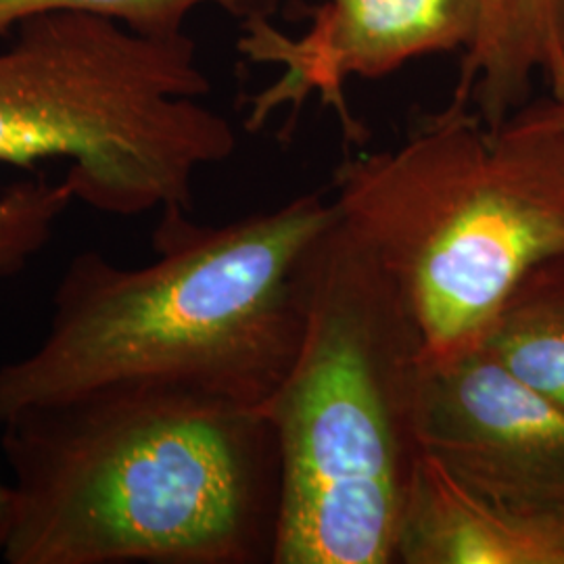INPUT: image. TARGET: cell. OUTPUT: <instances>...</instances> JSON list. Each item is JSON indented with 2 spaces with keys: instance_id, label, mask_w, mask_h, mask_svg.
<instances>
[{
  "instance_id": "277c9868",
  "label": "cell",
  "mask_w": 564,
  "mask_h": 564,
  "mask_svg": "<svg viewBox=\"0 0 564 564\" xmlns=\"http://www.w3.org/2000/svg\"><path fill=\"white\" fill-rule=\"evenodd\" d=\"M333 193L431 360L481 345L517 284L564 256V130L531 107L491 130L447 102L402 144L347 158Z\"/></svg>"
},
{
  "instance_id": "52a82bcc",
  "label": "cell",
  "mask_w": 564,
  "mask_h": 564,
  "mask_svg": "<svg viewBox=\"0 0 564 564\" xmlns=\"http://www.w3.org/2000/svg\"><path fill=\"white\" fill-rule=\"evenodd\" d=\"M481 0H326L302 39H291L265 15L242 23L239 51L253 63L279 65L274 84L249 99L247 130H260L279 109L318 93L341 120L347 141L362 142L364 128L345 101L349 76L377 78L429 53L466 48Z\"/></svg>"
},
{
  "instance_id": "ba28073f",
  "label": "cell",
  "mask_w": 564,
  "mask_h": 564,
  "mask_svg": "<svg viewBox=\"0 0 564 564\" xmlns=\"http://www.w3.org/2000/svg\"><path fill=\"white\" fill-rule=\"evenodd\" d=\"M395 563L564 564V521L487 505L423 454L403 512Z\"/></svg>"
},
{
  "instance_id": "7a4b0ae2",
  "label": "cell",
  "mask_w": 564,
  "mask_h": 564,
  "mask_svg": "<svg viewBox=\"0 0 564 564\" xmlns=\"http://www.w3.org/2000/svg\"><path fill=\"white\" fill-rule=\"evenodd\" d=\"M0 429L4 563H272L281 456L263 410L102 387Z\"/></svg>"
},
{
  "instance_id": "7c38bea8",
  "label": "cell",
  "mask_w": 564,
  "mask_h": 564,
  "mask_svg": "<svg viewBox=\"0 0 564 564\" xmlns=\"http://www.w3.org/2000/svg\"><path fill=\"white\" fill-rule=\"evenodd\" d=\"M202 4L223 7L247 20L265 15L276 0H0V39L13 32L21 21L55 11L116 21L144 36H176L184 34L182 23L186 15Z\"/></svg>"
},
{
  "instance_id": "9c48e42d",
  "label": "cell",
  "mask_w": 564,
  "mask_h": 564,
  "mask_svg": "<svg viewBox=\"0 0 564 564\" xmlns=\"http://www.w3.org/2000/svg\"><path fill=\"white\" fill-rule=\"evenodd\" d=\"M564 0H481L473 41L464 48L454 97L491 126L523 109L531 84L561 82Z\"/></svg>"
},
{
  "instance_id": "5bb4252c",
  "label": "cell",
  "mask_w": 564,
  "mask_h": 564,
  "mask_svg": "<svg viewBox=\"0 0 564 564\" xmlns=\"http://www.w3.org/2000/svg\"><path fill=\"white\" fill-rule=\"evenodd\" d=\"M561 55H563V72H561V82H558V86L552 90V99H564V4L563 21H561Z\"/></svg>"
},
{
  "instance_id": "6da1fadb",
  "label": "cell",
  "mask_w": 564,
  "mask_h": 564,
  "mask_svg": "<svg viewBox=\"0 0 564 564\" xmlns=\"http://www.w3.org/2000/svg\"><path fill=\"white\" fill-rule=\"evenodd\" d=\"M335 220L324 191L223 226L167 207L153 262L121 268L82 251L39 347L0 366V426L102 387L263 410L300 354L303 265Z\"/></svg>"
},
{
  "instance_id": "4fadbf2b",
  "label": "cell",
  "mask_w": 564,
  "mask_h": 564,
  "mask_svg": "<svg viewBox=\"0 0 564 564\" xmlns=\"http://www.w3.org/2000/svg\"><path fill=\"white\" fill-rule=\"evenodd\" d=\"M531 109L538 116H542L544 120L564 130V99H552V101L540 102V105H531Z\"/></svg>"
},
{
  "instance_id": "30bf717a",
  "label": "cell",
  "mask_w": 564,
  "mask_h": 564,
  "mask_svg": "<svg viewBox=\"0 0 564 564\" xmlns=\"http://www.w3.org/2000/svg\"><path fill=\"white\" fill-rule=\"evenodd\" d=\"M510 375L564 408V256L535 265L484 335Z\"/></svg>"
},
{
  "instance_id": "8992f818",
  "label": "cell",
  "mask_w": 564,
  "mask_h": 564,
  "mask_svg": "<svg viewBox=\"0 0 564 564\" xmlns=\"http://www.w3.org/2000/svg\"><path fill=\"white\" fill-rule=\"evenodd\" d=\"M421 440L426 456L487 505L564 521V408L481 345L429 358Z\"/></svg>"
},
{
  "instance_id": "3957f363",
  "label": "cell",
  "mask_w": 564,
  "mask_h": 564,
  "mask_svg": "<svg viewBox=\"0 0 564 564\" xmlns=\"http://www.w3.org/2000/svg\"><path fill=\"white\" fill-rule=\"evenodd\" d=\"M300 354L263 408L281 456L272 564L395 563L423 458L429 349L339 216L303 265Z\"/></svg>"
},
{
  "instance_id": "5b68a950",
  "label": "cell",
  "mask_w": 564,
  "mask_h": 564,
  "mask_svg": "<svg viewBox=\"0 0 564 564\" xmlns=\"http://www.w3.org/2000/svg\"><path fill=\"white\" fill-rule=\"evenodd\" d=\"M0 48V163L67 160L74 199L113 216L193 207L202 167L237 149L186 34L144 36L55 11Z\"/></svg>"
},
{
  "instance_id": "8fae6325",
  "label": "cell",
  "mask_w": 564,
  "mask_h": 564,
  "mask_svg": "<svg viewBox=\"0 0 564 564\" xmlns=\"http://www.w3.org/2000/svg\"><path fill=\"white\" fill-rule=\"evenodd\" d=\"M74 193L67 182H48L44 176L15 182L0 193V279L21 272L51 241L55 224ZM11 508L9 481L0 477V547L7 535Z\"/></svg>"
}]
</instances>
